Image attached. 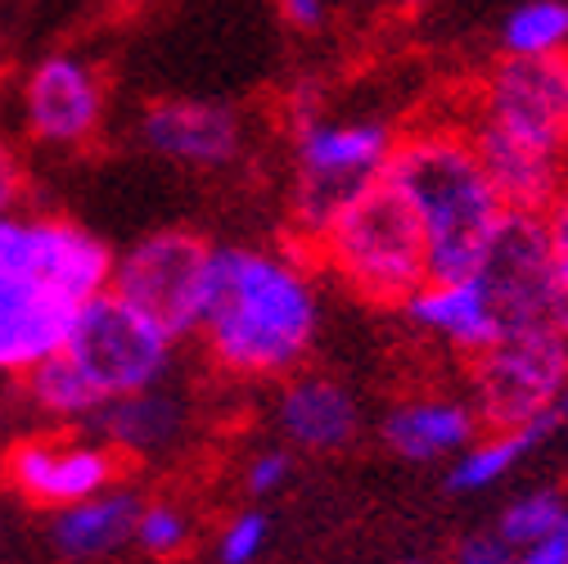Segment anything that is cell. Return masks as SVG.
Returning a JSON list of instances; mask_svg holds the SVG:
<instances>
[{"mask_svg": "<svg viewBox=\"0 0 568 564\" xmlns=\"http://www.w3.org/2000/svg\"><path fill=\"white\" fill-rule=\"evenodd\" d=\"M290 474H294V456L284 447H266L244 465V492L248 497H271V492L290 483Z\"/></svg>", "mask_w": 568, "mask_h": 564, "instance_id": "obj_26", "label": "cell"}, {"mask_svg": "<svg viewBox=\"0 0 568 564\" xmlns=\"http://www.w3.org/2000/svg\"><path fill=\"white\" fill-rule=\"evenodd\" d=\"M559 325H564V334H568V290H564V312H559Z\"/></svg>", "mask_w": 568, "mask_h": 564, "instance_id": "obj_34", "label": "cell"}, {"mask_svg": "<svg viewBox=\"0 0 568 564\" xmlns=\"http://www.w3.org/2000/svg\"><path fill=\"white\" fill-rule=\"evenodd\" d=\"M474 280L483 285L496 321H501V334L528 330V325H559L564 280L555 271V253H550L541 213L506 208V218L496 226Z\"/></svg>", "mask_w": 568, "mask_h": 564, "instance_id": "obj_9", "label": "cell"}, {"mask_svg": "<svg viewBox=\"0 0 568 564\" xmlns=\"http://www.w3.org/2000/svg\"><path fill=\"white\" fill-rule=\"evenodd\" d=\"M212 253L217 244L194 231H154L113 258L109 290L150 316L172 343L194 339L212 294Z\"/></svg>", "mask_w": 568, "mask_h": 564, "instance_id": "obj_7", "label": "cell"}, {"mask_svg": "<svg viewBox=\"0 0 568 564\" xmlns=\"http://www.w3.org/2000/svg\"><path fill=\"white\" fill-rule=\"evenodd\" d=\"M384 185L410 208L424 235L429 280H460L478 271L506 203L487 181L460 122H429L397 135L384 163Z\"/></svg>", "mask_w": 568, "mask_h": 564, "instance_id": "obj_2", "label": "cell"}, {"mask_svg": "<svg viewBox=\"0 0 568 564\" xmlns=\"http://www.w3.org/2000/svg\"><path fill=\"white\" fill-rule=\"evenodd\" d=\"M266 537H271V524L262 511H240L226 520L222 537H217V560L222 564H253L262 551H266Z\"/></svg>", "mask_w": 568, "mask_h": 564, "instance_id": "obj_25", "label": "cell"}, {"mask_svg": "<svg viewBox=\"0 0 568 564\" xmlns=\"http://www.w3.org/2000/svg\"><path fill=\"white\" fill-rule=\"evenodd\" d=\"M555 411H559V420H568V384H564V393H559V402H555Z\"/></svg>", "mask_w": 568, "mask_h": 564, "instance_id": "obj_32", "label": "cell"}, {"mask_svg": "<svg viewBox=\"0 0 568 564\" xmlns=\"http://www.w3.org/2000/svg\"><path fill=\"white\" fill-rule=\"evenodd\" d=\"M506 560H510V546L491 533V524L474 528L456 542V564H506Z\"/></svg>", "mask_w": 568, "mask_h": 564, "instance_id": "obj_28", "label": "cell"}, {"mask_svg": "<svg viewBox=\"0 0 568 564\" xmlns=\"http://www.w3.org/2000/svg\"><path fill=\"white\" fill-rule=\"evenodd\" d=\"M190 528L194 524L176 502H150V506H140L131 537L140 542V551H150L159 560H172V555H181L190 546Z\"/></svg>", "mask_w": 568, "mask_h": 564, "instance_id": "obj_24", "label": "cell"}, {"mask_svg": "<svg viewBox=\"0 0 568 564\" xmlns=\"http://www.w3.org/2000/svg\"><path fill=\"white\" fill-rule=\"evenodd\" d=\"M113 280V253L104 240L91 231L59 222V218H37L32 240H28V285L63 299V303H91L95 294L109 290Z\"/></svg>", "mask_w": 568, "mask_h": 564, "instance_id": "obj_13", "label": "cell"}, {"mask_svg": "<svg viewBox=\"0 0 568 564\" xmlns=\"http://www.w3.org/2000/svg\"><path fill=\"white\" fill-rule=\"evenodd\" d=\"M140 502L135 492H122V487H104L87 502H73V506H59L54 515V551L63 560H100L118 546L131 542L135 533V515H140Z\"/></svg>", "mask_w": 568, "mask_h": 564, "instance_id": "obj_19", "label": "cell"}, {"mask_svg": "<svg viewBox=\"0 0 568 564\" xmlns=\"http://www.w3.org/2000/svg\"><path fill=\"white\" fill-rule=\"evenodd\" d=\"M275 430L284 443H294L303 452H338L357 439L362 430V406L329 375H298L280 389L275 402Z\"/></svg>", "mask_w": 568, "mask_h": 564, "instance_id": "obj_15", "label": "cell"}, {"mask_svg": "<svg viewBox=\"0 0 568 564\" xmlns=\"http://www.w3.org/2000/svg\"><path fill=\"white\" fill-rule=\"evenodd\" d=\"M321 334V299L307 266L284 249L226 244L212 253V294L194 339L235 380L303 371Z\"/></svg>", "mask_w": 568, "mask_h": 564, "instance_id": "obj_1", "label": "cell"}, {"mask_svg": "<svg viewBox=\"0 0 568 564\" xmlns=\"http://www.w3.org/2000/svg\"><path fill=\"white\" fill-rule=\"evenodd\" d=\"M469 135L568 163V59H515L501 54L474 87Z\"/></svg>", "mask_w": 568, "mask_h": 564, "instance_id": "obj_5", "label": "cell"}, {"mask_svg": "<svg viewBox=\"0 0 568 564\" xmlns=\"http://www.w3.org/2000/svg\"><path fill=\"white\" fill-rule=\"evenodd\" d=\"M325 0H280V14H284V23L290 28H298V32H316V28H325Z\"/></svg>", "mask_w": 568, "mask_h": 564, "instance_id": "obj_30", "label": "cell"}, {"mask_svg": "<svg viewBox=\"0 0 568 564\" xmlns=\"http://www.w3.org/2000/svg\"><path fill=\"white\" fill-rule=\"evenodd\" d=\"M122 465L126 461L95 439H19L0 461V474L23 502L59 511L113 487Z\"/></svg>", "mask_w": 568, "mask_h": 564, "instance_id": "obj_10", "label": "cell"}, {"mask_svg": "<svg viewBox=\"0 0 568 564\" xmlns=\"http://www.w3.org/2000/svg\"><path fill=\"white\" fill-rule=\"evenodd\" d=\"M568 384V334L564 325L506 330L491 348L469 357L465 397L474 402L483 430H515L555 411Z\"/></svg>", "mask_w": 568, "mask_h": 564, "instance_id": "obj_6", "label": "cell"}, {"mask_svg": "<svg viewBox=\"0 0 568 564\" xmlns=\"http://www.w3.org/2000/svg\"><path fill=\"white\" fill-rule=\"evenodd\" d=\"M483 430V420L465 393H410L388 406L384 443L402 461H452L469 447Z\"/></svg>", "mask_w": 568, "mask_h": 564, "instance_id": "obj_14", "label": "cell"}, {"mask_svg": "<svg viewBox=\"0 0 568 564\" xmlns=\"http://www.w3.org/2000/svg\"><path fill=\"white\" fill-rule=\"evenodd\" d=\"M501 46L515 59H568V0H519L506 14Z\"/></svg>", "mask_w": 568, "mask_h": 564, "instance_id": "obj_22", "label": "cell"}, {"mask_svg": "<svg viewBox=\"0 0 568 564\" xmlns=\"http://www.w3.org/2000/svg\"><path fill=\"white\" fill-rule=\"evenodd\" d=\"M145 145L181 168H231L244 154V118L217 100H159L140 122Z\"/></svg>", "mask_w": 568, "mask_h": 564, "instance_id": "obj_11", "label": "cell"}, {"mask_svg": "<svg viewBox=\"0 0 568 564\" xmlns=\"http://www.w3.org/2000/svg\"><path fill=\"white\" fill-rule=\"evenodd\" d=\"M406 321L424 334H434L438 343H447L460 357H478L483 348H491L501 339V321H496L487 294L474 275L460 280H424V285L402 303Z\"/></svg>", "mask_w": 568, "mask_h": 564, "instance_id": "obj_16", "label": "cell"}, {"mask_svg": "<svg viewBox=\"0 0 568 564\" xmlns=\"http://www.w3.org/2000/svg\"><path fill=\"white\" fill-rule=\"evenodd\" d=\"M555 430H559V411H546V415L528 420V425H515V430H478V439L452 456L447 487L452 492H487V487H496L506 474H515V465L537 443H546Z\"/></svg>", "mask_w": 568, "mask_h": 564, "instance_id": "obj_20", "label": "cell"}, {"mask_svg": "<svg viewBox=\"0 0 568 564\" xmlns=\"http://www.w3.org/2000/svg\"><path fill=\"white\" fill-rule=\"evenodd\" d=\"M506 564H568V533L537 542V546H519V551H510Z\"/></svg>", "mask_w": 568, "mask_h": 564, "instance_id": "obj_31", "label": "cell"}, {"mask_svg": "<svg viewBox=\"0 0 568 564\" xmlns=\"http://www.w3.org/2000/svg\"><path fill=\"white\" fill-rule=\"evenodd\" d=\"M312 262H321L343 290L375 308H402L424 280V235L410 208L384 185H366L325 222V231L307 244Z\"/></svg>", "mask_w": 568, "mask_h": 564, "instance_id": "obj_3", "label": "cell"}, {"mask_svg": "<svg viewBox=\"0 0 568 564\" xmlns=\"http://www.w3.org/2000/svg\"><path fill=\"white\" fill-rule=\"evenodd\" d=\"M393 127L384 122H294V240L307 249L347 199L384 177L393 154Z\"/></svg>", "mask_w": 568, "mask_h": 564, "instance_id": "obj_4", "label": "cell"}, {"mask_svg": "<svg viewBox=\"0 0 568 564\" xmlns=\"http://www.w3.org/2000/svg\"><path fill=\"white\" fill-rule=\"evenodd\" d=\"M59 352L100 393V402H109L163 384L172 375L176 343L150 316H140L131 303L104 290L78 308Z\"/></svg>", "mask_w": 568, "mask_h": 564, "instance_id": "obj_8", "label": "cell"}, {"mask_svg": "<svg viewBox=\"0 0 568 564\" xmlns=\"http://www.w3.org/2000/svg\"><path fill=\"white\" fill-rule=\"evenodd\" d=\"M541 222H546V240H550V253H555V271L568 290V185L541 208Z\"/></svg>", "mask_w": 568, "mask_h": 564, "instance_id": "obj_27", "label": "cell"}, {"mask_svg": "<svg viewBox=\"0 0 568 564\" xmlns=\"http://www.w3.org/2000/svg\"><path fill=\"white\" fill-rule=\"evenodd\" d=\"M402 10H424V6H434V0H397Z\"/></svg>", "mask_w": 568, "mask_h": 564, "instance_id": "obj_33", "label": "cell"}, {"mask_svg": "<svg viewBox=\"0 0 568 564\" xmlns=\"http://www.w3.org/2000/svg\"><path fill=\"white\" fill-rule=\"evenodd\" d=\"M19 194H23V168H19V159H14L10 145H0V218L14 213Z\"/></svg>", "mask_w": 568, "mask_h": 564, "instance_id": "obj_29", "label": "cell"}, {"mask_svg": "<svg viewBox=\"0 0 568 564\" xmlns=\"http://www.w3.org/2000/svg\"><path fill=\"white\" fill-rule=\"evenodd\" d=\"M78 308L37 285L10 280L0 285V375H23L37 362L54 357L68 339Z\"/></svg>", "mask_w": 568, "mask_h": 564, "instance_id": "obj_18", "label": "cell"}, {"mask_svg": "<svg viewBox=\"0 0 568 564\" xmlns=\"http://www.w3.org/2000/svg\"><path fill=\"white\" fill-rule=\"evenodd\" d=\"M185 420H190V406L176 393H168L163 384H154V389L100 402L82 425H87V434L95 443H104L109 452L131 461V456L168 452L185 434Z\"/></svg>", "mask_w": 568, "mask_h": 564, "instance_id": "obj_17", "label": "cell"}, {"mask_svg": "<svg viewBox=\"0 0 568 564\" xmlns=\"http://www.w3.org/2000/svg\"><path fill=\"white\" fill-rule=\"evenodd\" d=\"M491 533L501 537L510 551L550 542L568 533V487H532L519 492L515 502H506L491 520Z\"/></svg>", "mask_w": 568, "mask_h": 564, "instance_id": "obj_21", "label": "cell"}, {"mask_svg": "<svg viewBox=\"0 0 568 564\" xmlns=\"http://www.w3.org/2000/svg\"><path fill=\"white\" fill-rule=\"evenodd\" d=\"M28 127L45 145H82L104 122V82L78 54L45 59L23 87Z\"/></svg>", "mask_w": 568, "mask_h": 564, "instance_id": "obj_12", "label": "cell"}, {"mask_svg": "<svg viewBox=\"0 0 568 564\" xmlns=\"http://www.w3.org/2000/svg\"><path fill=\"white\" fill-rule=\"evenodd\" d=\"M23 380H28L32 406L54 415V420H68V425H82V420L100 406V393L78 375V366L68 362L63 352H54V357H45L32 371H23Z\"/></svg>", "mask_w": 568, "mask_h": 564, "instance_id": "obj_23", "label": "cell"}]
</instances>
